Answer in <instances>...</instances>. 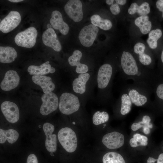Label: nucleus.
I'll return each instance as SVG.
<instances>
[{
    "instance_id": "obj_18",
    "label": "nucleus",
    "mask_w": 163,
    "mask_h": 163,
    "mask_svg": "<svg viewBox=\"0 0 163 163\" xmlns=\"http://www.w3.org/2000/svg\"><path fill=\"white\" fill-rule=\"evenodd\" d=\"M82 56L81 51L78 50H75L72 56L68 58V62L72 66H76L75 71L77 73L82 74L86 73L88 68L86 65L80 63V60Z\"/></svg>"
},
{
    "instance_id": "obj_28",
    "label": "nucleus",
    "mask_w": 163,
    "mask_h": 163,
    "mask_svg": "<svg viewBox=\"0 0 163 163\" xmlns=\"http://www.w3.org/2000/svg\"><path fill=\"white\" fill-rule=\"evenodd\" d=\"M103 163H126L123 157L119 154L110 152L105 154L103 157Z\"/></svg>"
},
{
    "instance_id": "obj_40",
    "label": "nucleus",
    "mask_w": 163,
    "mask_h": 163,
    "mask_svg": "<svg viewBox=\"0 0 163 163\" xmlns=\"http://www.w3.org/2000/svg\"><path fill=\"white\" fill-rule=\"evenodd\" d=\"M143 131L145 134H148L150 133V130L149 128L146 126H143Z\"/></svg>"
},
{
    "instance_id": "obj_10",
    "label": "nucleus",
    "mask_w": 163,
    "mask_h": 163,
    "mask_svg": "<svg viewBox=\"0 0 163 163\" xmlns=\"http://www.w3.org/2000/svg\"><path fill=\"white\" fill-rule=\"evenodd\" d=\"M2 111L7 120L11 123L17 122L19 118L18 108L14 103L5 101L1 106Z\"/></svg>"
},
{
    "instance_id": "obj_8",
    "label": "nucleus",
    "mask_w": 163,
    "mask_h": 163,
    "mask_svg": "<svg viewBox=\"0 0 163 163\" xmlns=\"http://www.w3.org/2000/svg\"><path fill=\"white\" fill-rule=\"evenodd\" d=\"M21 20L20 13L16 11H11L0 22V30L3 33H8L16 27Z\"/></svg>"
},
{
    "instance_id": "obj_42",
    "label": "nucleus",
    "mask_w": 163,
    "mask_h": 163,
    "mask_svg": "<svg viewBox=\"0 0 163 163\" xmlns=\"http://www.w3.org/2000/svg\"><path fill=\"white\" fill-rule=\"evenodd\" d=\"M115 1L117 4L121 5L125 4L126 2V0H116Z\"/></svg>"
},
{
    "instance_id": "obj_2",
    "label": "nucleus",
    "mask_w": 163,
    "mask_h": 163,
    "mask_svg": "<svg viewBox=\"0 0 163 163\" xmlns=\"http://www.w3.org/2000/svg\"><path fill=\"white\" fill-rule=\"evenodd\" d=\"M125 89L132 104L137 106H142L150 101L152 89L133 83L125 86Z\"/></svg>"
},
{
    "instance_id": "obj_50",
    "label": "nucleus",
    "mask_w": 163,
    "mask_h": 163,
    "mask_svg": "<svg viewBox=\"0 0 163 163\" xmlns=\"http://www.w3.org/2000/svg\"><path fill=\"white\" fill-rule=\"evenodd\" d=\"M39 127H41V126L40 125V126L39 125Z\"/></svg>"
},
{
    "instance_id": "obj_43",
    "label": "nucleus",
    "mask_w": 163,
    "mask_h": 163,
    "mask_svg": "<svg viewBox=\"0 0 163 163\" xmlns=\"http://www.w3.org/2000/svg\"><path fill=\"white\" fill-rule=\"evenodd\" d=\"M157 159L150 157H149L147 161V163H154Z\"/></svg>"
},
{
    "instance_id": "obj_49",
    "label": "nucleus",
    "mask_w": 163,
    "mask_h": 163,
    "mask_svg": "<svg viewBox=\"0 0 163 163\" xmlns=\"http://www.w3.org/2000/svg\"><path fill=\"white\" fill-rule=\"evenodd\" d=\"M72 123L73 124H75V122H73Z\"/></svg>"
},
{
    "instance_id": "obj_26",
    "label": "nucleus",
    "mask_w": 163,
    "mask_h": 163,
    "mask_svg": "<svg viewBox=\"0 0 163 163\" xmlns=\"http://www.w3.org/2000/svg\"><path fill=\"white\" fill-rule=\"evenodd\" d=\"M121 94L120 99L121 107L120 113L123 115L129 113L131 109L132 103L127 92L125 89Z\"/></svg>"
},
{
    "instance_id": "obj_3",
    "label": "nucleus",
    "mask_w": 163,
    "mask_h": 163,
    "mask_svg": "<svg viewBox=\"0 0 163 163\" xmlns=\"http://www.w3.org/2000/svg\"><path fill=\"white\" fill-rule=\"evenodd\" d=\"M80 105L78 98L72 93H64L60 97L59 107L60 111L63 114H71L77 111Z\"/></svg>"
},
{
    "instance_id": "obj_45",
    "label": "nucleus",
    "mask_w": 163,
    "mask_h": 163,
    "mask_svg": "<svg viewBox=\"0 0 163 163\" xmlns=\"http://www.w3.org/2000/svg\"><path fill=\"white\" fill-rule=\"evenodd\" d=\"M9 1L13 2H19L23 1V0H9Z\"/></svg>"
},
{
    "instance_id": "obj_24",
    "label": "nucleus",
    "mask_w": 163,
    "mask_h": 163,
    "mask_svg": "<svg viewBox=\"0 0 163 163\" xmlns=\"http://www.w3.org/2000/svg\"><path fill=\"white\" fill-rule=\"evenodd\" d=\"M135 24L144 34L149 33L152 28L151 22L149 21V17L147 15L137 18L135 21Z\"/></svg>"
},
{
    "instance_id": "obj_6",
    "label": "nucleus",
    "mask_w": 163,
    "mask_h": 163,
    "mask_svg": "<svg viewBox=\"0 0 163 163\" xmlns=\"http://www.w3.org/2000/svg\"><path fill=\"white\" fill-rule=\"evenodd\" d=\"M42 104L40 112L43 115H47L56 110L59 105L57 96L53 92L44 94L42 96Z\"/></svg>"
},
{
    "instance_id": "obj_13",
    "label": "nucleus",
    "mask_w": 163,
    "mask_h": 163,
    "mask_svg": "<svg viewBox=\"0 0 163 163\" xmlns=\"http://www.w3.org/2000/svg\"><path fill=\"white\" fill-rule=\"evenodd\" d=\"M43 128L46 136L45 145L46 149L50 152H55L57 149V139L56 135L53 134L55 129L54 125L46 123L43 125Z\"/></svg>"
},
{
    "instance_id": "obj_19",
    "label": "nucleus",
    "mask_w": 163,
    "mask_h": 163,
    "mask_svg": "<svg viewBox=\"0 0 163 163\" xmlns=\"http://www.w3.org/2000/svg\"><path fill=\"white\" fill-rule=\"evenodd\" d=\"M17 57V53L13 48L10 46L0 47V62L10 63L13 62Z\"/></svg>"
},
{
    "instance_id": "obj_5",
    "label": "nucleus",
    "mask_w": 163,
    "mask_h": 163,
    "mask_svg": "<svg viewBox=\"0 0 163 163\" xmlns=\"http://www.w3.org/2000/svg\"><path fill=\"white\" fill-rule=\"evenodd\" d=\"M37 35V31L36 28L30 27L18 33L15 37L14 41L19 46L31 48L35 45Z\"/></svg>"
},
{
    "instance_id": "obj_48",
    "label": "nucleus",
    "mask_w": 163,
    "mask_h": 163,
    "mask_svg": "<svg viewBox=\"0 0 163 163\" xmlns=\"http://www.w3.org/2000/svg\"><path fill=\"white\" fill-rule=\"evenodd\" d=\"M50 155L52 156H54V155L53 152H51L50 153Z\"/></svg>"
},
{
    "instance_id": "obj_7",
    "label": "nucleus",
    "mask_w": 163,
    "mask_h": 163,
    "mask_svg": "<svg viewBox=\"0 0 163 163\" xmlns=\"http://www.w3.org/2000/svg\"><path fill=\"white\" fill-rule=\"evenodd\" d=\"M98 28L93 24L84 27L81 30L78 38L81 44L86 47L91 46L98 32Z\"/></svg>"
},
{
    "instance_id": "obj_20",
    "label": "nucleus",
    "mask_w": 163,
    "mask_h": 163,
    "mask_svg": "<svg viewBox=\"0 0 163 163\" xmlns=\"http://www.w3.org/2000/svg\"><path fill=\"white\" fill-rule=\"evenodd\" d=\"M90 77L88 73L80 74L72 83L73 89L76 93H84L86 91V84Z\"/></svg>"
},
{
    "instance_id": "obj_37",
    "label": "nucleus",
    "mask_w": 163,
    "mask_h": 163,
    "mask_svg": "<svg viewBox=\"0 0 163 163\" xmlns=\"http://www.w3.org/2000/svg\"><path fill=\"white\" fill-rule=\"evenodd\" d=\"M156 6L159 11L162 12V16L163 18V0H157L156 3Z\"/></svg>"
},
{
    "instance_id": "obj_27",
    "label": "nucleus",
    "mask_w": 163,
    "mask_h": 163,
    "mask_svg": "<svg viewBox=\"0 0 163 163\" xmlns=\"http://www.w3.org/2000/svg\"><path fill=\"white\" fill-rule=\"evenodd\" d=\"M162 35V31L159 29L153 30L149 33L147 43L151 48L155 49L157 48V41Z\"/></svg>"
},
{
    "instance_id": "obj_14",
    "label": "nucleus",
    "mask_w": 163,
    "mask_h": 163,
    "mask_svg": "<svg viewBox=\"0 0 163 163\" xmlns=\"http://www.w3.org/2000/svg\"><path fill=\"white\" fill-rule=\"evenodd\" d=\"M20 77L17 72L9 70L6 72L4 77L0 84V87L5 91H9L16 88L18 85Z\"/></svg>"
},
{
    "instance_id": "obj_29",
    "label": "nucleus",
    "mask_w": 163,
    "mask_h": 163,
    "mask_svg": "<svg viewBox=\"0 0 163 163\" xmlns=\"http://www.w3.org/2000/svg\"><path fill=\"white\" fill-rule=\"evenodd\" d=\"M109 119V115L107 112L97 111L94 114L92 120L94 124L97 125L107 122Z\"/></svg>"
},
{
    "instance_id": "obj_38",
    "label": "nucleus",
    "mask_w": 163,
    "mask_h": 163,
    "mask_svg": "<svg viewBox=\"0 0 163 163\" xmlns=\"http://www.w3.org/2000/svg\"><path fill=\"white\" fill-rule=\"evenodd\" d=\"M142 127V125L139 123H133L131 126V129L134 131H136Z\"/></svg>"
},
{
    "instance_id": "obj_34",
    "label": "nucleus",
    "mask_w": 163,
    "mask_h": 163,
    "mask_svg": "<svg viewBox=\"0 0 163 163\" xmlns=\"http://www.w3.org/2000/svg\"><path fill=\"white\" fill-rule=\"evenodd\" d=\"M155 93L157 97L163 100V83L158 85L156 88Z\"/></svg>"
},
{
    "instance_id": "obj_22",
    "label": "nucleus",
    "mask_w": 163,
    "mask_h": 163,
    "mask_svg": "<svg viewBox=\"0 0 163 163\" xmlns=\"http://www.w3.org/2000/svg\"><path fill=\"white\" fill-rule=\"evenodd\" d=\"M48 61L40 66L31 65L28 67L27 71L30 75H43L50 73L52 67Z\"/></svg>"
},
{
    "instance_id": "obj_25",
    "label": "nucleus",
    "mask_w": 163,
    "mask_h": 163,
    "mask_svg": "<svg viewBox=\"0 0 163 163\" xmlns=\"http://www.w3.org/2000/svg\"><path fill=\"white\" fill-rule=\"evenodd\" d=\"M90 19L92 24L103 30H109L112 27V23L109 20L103 19L98 15H93Z\"/></svg>"
},
{
    "instance_id": "obj_44",
    "label": "nucleus",
    "mask_w": 163,
    "mask_h": 163,
    "mask_svg": "<svg viewBox=\"0 0 163 163\" xmlns=\"http://www.w3.org/2000/svg\"><path fill=\"white\" fill-rule=\"evenodd\" d=\"M114 0H106V3L108 5H112L113 4Z\"/></svg>"
},
{
    "instance_id": "obj_4",
    "label": "nucleus",
    "mask_w": 163,
    "mask_h": 163,
    "mask_svg": "<svg viewBox=\"0 0 163 163\" xmlns=\"http://www.w3.org/2000/svg\"><path fill=\"white\" fill-rule=\"evenodd\" d=\"M59 142L68 152H74L76 149L77 139L75 132L70 128L65 127L61 129L58 133Z\"/></svg>"
},
{
    "instance_id": "obj_16",
    "label": "nucleus",
    "mask_w": 163,
    "mask_h": 163,
    "mask_svg": "<svg viewBox=\"0 0 163 163\" xmlns=\"http://www.w3.org/2000/svg\"><path fill=\"white\" fill-rule=\"evenodd\" d=\"M50 21L52 27L59 30L62 34L66 35L68 33L69 27L63 21L62 14L59 11L55 10L52 12Z\"/></svg>"
},
{
    "instance_id": "obj_33",
    "label": "nucleus",
    "mask_w": 163,
    "mask_h": 163,
    "mask_svg": "<svg viewBox=\"0 0 163 163\" xmlns=\"http://www.w3.org/2000/svg\"><path fill=\"white\" fill-rule=\"evenodd\" d=\"M151 120V119L149 116L145 115L143 117L142 121L139 122V123L142 125V127L146 126L149 128H152L153 126L152 123H150Z\"/></svg>"
},
{
    "instance_id": "obj_1",
    "label": "nucleus",
    "mask_w": 163,
    "mask_h": 163,
    "mask_svg": "<svg viewBox=\"0 0 163 163\" xmlns=\"http://www.w3.org/2000/svg\"><path fill=\"white\" fill-rule=\"evenodd\" d=\"M122 75L125 80L132 79L133 83L152 88L154 76L149 70L141 69L135 59L129 52L124 51L120 59Z\"/></svg>"
},
{
    "instance_id": "obj_15",
    "label": "nucleus",
    "mask_w": 163,
    "mask_h": 163,
    "mask_svg": "<svg viewBox=\"0 0 163 163\" xmlns=\"http://www.w3.org/2000/svg\"><path fill=\"white\" fill-rule=\"evenodd\" d=\"M42 41L46 46L52 48L56 52L62 49L61 44L57 38V35L53 28H47L43 33Z\"/></svg>"
},
{
    "instance_id": "obj_30",
    "label": "nucleus",
    "mask_w": 163,
    "mask_h": 163,
    "mask_svg": "<svg viewBox=\"0 0 163 163\" xmlns=\"http://www.w3.org/2000/svg\"><path fill=\"white\" fill-rule=\"evenodd\" d=\"M139 55V60L142 64L144 66H148L151 64L152 59L149 55L145 53V52Z\"/></svg>"
},
{
    "instance_id": "obj_36",
    "label": "nucleus",
    "mask_w": 163,
    "mask_h": 163,
    "mask_svg": "<svg viewBox=\"0 0 163 163\" xmlns=\"http://www.w3.org/2000/svg\"><path fill=\"white\" fill-rule=\"evenodd\" d=\"M27 163H38V160L36 155L31 154L28 157Z\"/></svg>"
},
{
    "instance_id": "obj_32",
    "label": "nucleus",
    "mask_w": 163,
    "mask_h": 163,
    "mask_svg": "<svg viewBox=\"0 0 163 163\" xmlns=\"http://www.w3.org/2000/svg\"><path fill=\"white\" fill-rule=\"evenodd\" d=\"M145 46L143 43L138 42L135 45L134 50L136 54L139 55L145 52Z\"/></svg>"
},
{
    "instance_id": "obj_21",
    "label": "nucleus",
    "mask_w": 163,
    "mask_h": 163,
    "mask_svg": "<svg viewBox=\"0 0 163 163\" xmlns=\"http://www.w3.org/2000/svg\"><path fill=\"white\" fill-rule=\"evenodd\" d=\"M19 134L15 130L10 129L4 130L0 129V143H4L6 140L11 144L15 142L18 138Z\"/></svg>"
},
{
    "instance_id": "obj_41",
    "label": "nucleus",
    "mask_w": 163,
    "mask_h": 163,
    "mask_svg": "<svg viewBox=\"0 0 163 163\" xmlns=\"http://www.w3.org/2000/svg\"><path fill=\"white\" fill-rule=\"evenodd\" d=\"M157 163H163V153L161 154L157 159Z\"/></svg>"
},
{
    "instance_id": "obj_39",
    "label": "nucleus",
    "mask_w": 163,
    "mask_h": 163,
    "mask_svg": "<svg viewBox=\"0 0 163 163\" xmlns=\"http://www.w3.org/2000/svg\"><path fill=\"white\" fill-rule=\"evenodd\" d=\"M129 144L130 146L132 147H136L138 146V142L133 138L130 139Z\"/></svg>"
},
{
    "instance_id": "obj_35",
    "label": "nucleus",
    "mask_w": 163,
    "mask_h": 163,
    "mask_svg": "<svg viewBox=\"0 0 163 163\" xmlns=\"http://www.w3.org/2000/svg\"><path fill=\"white\" fill-rule=\"evenodd\" d=\"M110 10L112 14L114 15H117L120 11V8L117 3L111 5L110 7Z\"/></svg>"
},
{
    "instance_id": "obj_11",
    "label": "nucleus",
    "mask_w": 163,
    "mask_h": 163,
    "mask_svg": "<svg viewBox=\"0 0 163 163\" xmlns=\"http://www.w3.org/2000/svg\"><path fill=\"white\" fill-rule=\"evenodd\" d=\"M113 75V69L111 65L105 63L99 68L97 74V82L100 89L106 88L110 83Z\"/></svg>"
},
{
    "instance_id": "obj_47",
    "label": "nucleus",
    "mask_w": 163,
    "mask_h": 163,
    "mask_svg": "<svg viewBox=\"0 0 163 163\" xmlns=\"http://www.w3.org/2000/svg\"><path fill=\"white\" fill-rule=\"evenodd\" d=\"M47 28H52V27H51L52 26H51V25H50V24H47Z\"/></svg>"
},
{
    "instance_id": "obj_31",
    "label": "nucleus",
    "mask_w": 163,
    "mask_h": 163,
    "mask_svg": "<svg viewBox=\"0 0 163 163\" xmlns=\"http://www.w3.org/2000/svg\"><path fill=\"white\" fill-rule=\"evenodd\" d=\"M133 138L138 142V146H146L148 144V138L145 136L136 133L133 136Z\"/></svg>"
},
{
    "instance_id": "obj_46",
    "label": "nucleus",
    "mask_w": 163,
    "mask_h": 163,
    "mask_svg": "<svg viewBox=\"0 0 163 163\" xmlns=\"http://www.w3.org/2000/svg\"><path fill=\"white\" fill-rule=\"evenodd\" d=\"M161 61L163 63V50L161 53Z\"/></svg>"
},
{
    "instance_id": "obj_12",
    "label": "nucleus",
    "mask_w": 163,
    "mask_h": 163,
    "mask_svg": "<svg viewBox=\"0 0 163 163\" xmlns=\"http://www.w3.org/2000/svg\"><path fill=\"white\" fill-rule=\"evenodd\" d=\"M124 137L123 135L117 132H113L104 135L102 139L103 144L110 149L119 148L124 143Z\"/></svg>"
},
{
    "instance_id": "obj_23",
    "label": "nucleus",
    "mask_w": 163,
    "mask_h": 163,
    "mask_svg": "<svg viewBox=\"0 0 163 163\" xmlns=\"http://www.w3.org/2000/svg\"><path fill=\"white\" fill-rule=\"evenodd\" d=\"M149 4L145 2L140 6L135 2L132 3L128 9V12L130 14H133L137 13L140 16L146 15L150 12Z\"/></svg>"
},
{
    "instance_id": "obj_9",
    "label": "nucleus",
    "mask_w": 163,
    "mask_h": 163,
    "mask_svg": "<svg viewBox=\"0 0 163 163\" xmlns=\"http://www.w3.org/2000/svg\"><path fill=\"white\" fill-rule=\"evenodd\" d=\"M82 6L81 1L70 0L65 5L64 8L70 18L75 22H79L83 18Z\"/></svg>"
},
{
    "instance_id": "obj_17",
    "label": "nucleus",
    "mask_w": 163,
    "mask_h": 163,
    "mask_svg": "<svg viewBox=\"0 0 163 163\" xmlns=\"http://www.w3.org/2000/svg\"><path fill=\"white\" fill-rule=\"evenodd\" d=\"M33 82L39 85L44 94L52 92L55 88V85L51 78L43 75H34L32 77Z\"/></svg>"
}]
</instances>
